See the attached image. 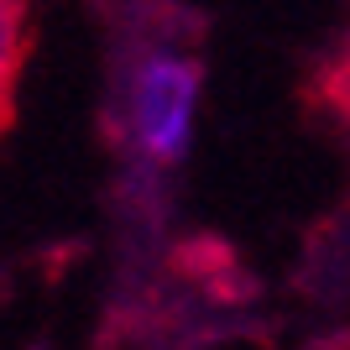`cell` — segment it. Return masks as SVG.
I'll use <instances>...</instances> for the list:
<instances>
[{
	"label": "cell",
	"instance_id": "1",
	"mask_svg": "<svg viewBox=\"0 0 350 350\" xmlns=\"http://www.w3.org/2000/svg\"><path fill=\"white\" fill-rule=\"evenodd\" d=\"M199 42V16L178 31L131 37L116 58V100H110V136L131 162L146 173L183 162L199 120L204 94V63L193 53Z\"/></svg>",
	"mask_w": 350,
	"mask_h": 350
},
{
	"label": "cell",
	"instance_id": "2",
	"mask_svg": "<svg viewBox=\"0 0 350 350\" xmlns=\"http://www.w3.org/2000/svg\"><path fill=\"white\" fill-rule=\"evenodd\" d=\"M27 53H31V31H27V11L0 0V131L16 120V100H21V73H27Z\"/></svg>",
	"mask_w": 350,
	"mask_h": 350
},
{
	"label": "cell",
	"instance_id": "3",
	"mask_svg": "<svg viewBox=\"0 0 350 350\" xmlns=\"http://www.w3.org/2000/svg\"><path fill=\"white\" fill-rule=\"evenodd\" d=\"M308 100H314L319 120L335 131V142L345 146V157H350V53H345V47L314 68V79H308Z\"/></svg>",
	"mask_w": 350,
	"mask_h": 350
},
{
	"label": "cell",
	"instance_id": "4",
	"mask_svg": "<svg viewBox=\"0 0 350 350\" xmlns=\"http://www.w3.org/2000/svg\"><path fill=\"white\" fill-rule=\"evenodd\" d=\"M319 350H350V329H340V335H329Z\"/></svg>",
	"mask_w": 350,
	"mask_h": 350
},
{
	"label": "cell",
	"instance_id": "5",
	"mask_svg": "<svg viewBox=\"0 0 350 350\" xmlns=\"http://www.w3.org/2000/svg\"><path fill=\"white\" fill-rule=\"evenodd\" d=\"M345 53H350V37H345Z\"/></svg>",
	"mask_w": 350,
	"mask_h": 350
}]
</instances>
